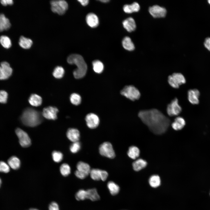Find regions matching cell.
<instances>
[{
    "label": "cell",
    "instance_id": "obj_47",
    "mask_svg": "<svg viewBox=\"0 0 210 210\" xmlns=\"http://www.w3.org/2000/svg\"><path fill=\"white\" fill-rule=\"evenodd\" d=\"M6 80L0 65V80Z\"/></svg>",
    "mask_w": 210,
    "mask_h": 210
},
{
    "label": "cell",
    "instance_id": "obj_10",
    "mask_svg": "<svg viewBox=\"0 0 210 210\" xmlns=\"http://www.w3.org/2000/svg\"><path fill=\"white\" fill-rule=\"evenodd\" d=\"M89 174L92 179L97 181L102 180L104 181L108 176V172L106 171L97 169H91Z\"/></svg>",
    "mask_w": 210,
    "mask_h": 210
},
{
    "label": "cell",
    "instance_id": "obj_13",
    "mask_svg": "<svg viewBox=\"0 0 210 210\" xmlns=\"http://www.w3.org/2000/svg\"><path fill=\"white\" fill-rule=\"evenodd\" d=\"M85 120L88 127L91 129L96 128L98 126L99 123L98 117L93 113L88 114L85 117Z\"/></svg>",
    "mask_w": 210,
    "mask_h": 210
},
{
    "label": "cell",
    "instance_id": "obj_26",
    "mask_svg": "<svg viewBox=\"0 0 210 210\" xmlns=\"http://www.w3.org/2000/svg\"><path fill=\"white\" fill-rule=\"evenodd\" d=\"M87 193V199L92 201H96L99 200L100 197L97 189L95 188L89 189L86 190Z\"/></svg>",
    "mask_w": 210,
    "mask_h": 210
},
{
    "label": "cell",
    "instance_id": "obj_46",
    "mask_svg": "<svg viewBox=\"0 0 210 210\" xmlns=\"http://www.w3.org/2000/svg\"><path fill=\"white\" fill-rule=\"evenodd\" d=\"M83 6H85L87 5L89 2L88 0H78V1Z\"/></svg>",
    "mask_w": 210,
    "mask_h": 210
},
{
    "label": "cell",
    "instance_id": "obj_37",
    "mask_svg": "<svg viewBox=\"0 0 210 210\" xmlns=\"http://www.w3.org/2000/svg\"><path fill=\"white\" fill-rule=\"evenodd\" d=\"M75 197L76 199L78 201L83 200L87 199L86 190L83 189L79 190L76 194Z\"/></svg>",
    "mask_w": 210,
    "mask_h": 210
},
{
    "label": "cell",
    "instance_id": "obj_19",
    "mask_svg": "<svg viewBox=\"0 0 210 210\" xmlns=\"http://www.w3.org/2000/svg\"><path fill=\"white\" fill-rule=\"evenodd\" d=\"M10 26V23L8 18L4 14H0V32L7 30Z\"/></svg>",
    "mask_w": 210,
    "mask_h": 210
},
{
    "label": "cell",
    "instance_id": "obj_43",
    "mask_svg": "<svg viewBox=\"0 0 210 210\" xmlns=\"http://www.w3.org/2000/svg\"><path fill=\"white\" fill-rule=\"evenodd\" d=\"M75 174L77 178L82 179L85 178L88 176L85 174L80 172L77 170L75 171Z\"/></svg>",
    "mask_w": 210,
    "mask_h": 210
},
{
    "label": "cell",
    "instance_id": "obj_34",
    "mask_svg": "<svg viewBox=\"0 0 210 210\" xmlns=\"http://www.w3.org/2000/svg\"><path fill=\"white\" fill-rule=\"evenodd\" d=\"M64 72V69L62 67L58 66L54 69L52 75L55 78L60 79L63 76Z\"/></svg>",
    "mask_w": 210,
    "mask_h": 210
},
{
    "label": "cell",
    "instance_id": "obj_4",
    "mask_svg": "<svg viewBox=\"0 0 210 210\" xmlns=\"http://www.w3.org/2000/svg\"><path fill=\"white\" fill-rule=\"evenodd\" d=\"M121 94L132 101L138 99L141 96L139 90L132 85L125 86L120 91Z\"/></svg>",
    "mask_w": 210,
    "mask_h": 210
},
{
    "label": "cell",
    "instance_id": "obj_1",
    "mask_svg": "<svg viewBox=\"0 0 210 210\" xmlns=\"http://www.w3.org/2000/svg\"><path fill=\"white\" fill-rule=\"evenodd\" d=\"M138 116L150 130L156 134L165 133L170 123L169 119L156 109L141 110Z\"/></svg>",
    "mask_w": 210,
    "mask_h": 210
},
{
    "label": "cell",
    "instance_id": "obj_27",
    "mask_svg": "<svg viewBox=\"0 0 210 210\" xmlns=\"http://www.w3.org/2000/svg\"><path fill=\"white\" fill-rule=\"evenodd\" d=\"M8 163L10 167L15 170L18 169L20 165L19 159L15 156L10 157L8 160Z\"/></svg>",
    "mask_w": 210,
    "mask_h": 210
},
{
    "label": "cell",
    "instance_id": "obj_29",
    "mask_svg": "<svg viewBox=\"0 0 210 210\" xmlns=\"http://www.w3.org/2000/svg\"><path fill=\"white\" fill-rule=\"evenodd\" d=\"M123 47L129 51H132L134 50L135 46L131 39L128 36L125 37L122 41Z\"/></svg>",
    "mask_w": 210,
    "mask_h": 210
},
{
    "label": "cell",
    "instance_id": "obj_7",
    "mask_svg": "<svg viewBox=\"0 0 210 210\" xmlns=\"http://www.w3.org/2000/svg\"><path fill=\"white\" fill-rule=\"evenodd\" d=\"M99 151L101 155L109 158H113L115 156L112 146L108 142H105L101 144L99 146Z\"/></svg>",
    "mask_w": 210,
    "mask_h": 210
},
{
    "label": "cell",
    "instance_id": "obj_51",
    "mask_svg": "<svg viewBox=\"0 0 210 210\" xmlns=\"http://www.w3.org/2000/svg\"><path fill=\"white\" fill-rule=\"evenodd\" d=\"M208 3L210 4V0L208 1Z\"/></svg>",
    "mask_w": 210,
    "mask_h": 210
},
{
    "label": "cell",
    "instance_id": "obj_24",
    "mask_svg": "<svg viewBox=\"0 0 210 210\" xmlns=\"http://www.w3.org/2000/svg\"><path fill=\"white\" fill-rule=\"evenodd\" d=\"M19 44L20 46L24 49H28L32 46L33 41L30 38L21 36L20 38Z\"/></svg>",
    "mask_w": 210,
    "mask_h": 210
},
{
    "label": "cell",
    "instance_id": "obj_8",
    "mask_svg": "<svg viewBox=\"0 0 210 210\" xmlns=\"http://www.w3.org/2000/svg\"><path fill=\"white\" fill-rule=\"evenodd\" d=\"M182 108L178 104V99L175 98L167 106V112L170 116H178L182 111Z\"/></svg>",
    "mask_w": 210,
    "mask_h": 210
},
{
    "label": "cell",
    "instance_id": "obj_23",
    "mask_svg": "<svg viewBox=\"0 0 210 210\" xmlns=\"http://www.w3.org/2000/svg\"><path fill=\"white\" fill-rule=\"evenodd\" d=\"M147 164L146 161L143 159H139L134 162L132 166L134 170L136 171H139L145 168Z\"/></svg>",
    "mask_w": 210,
    "mask_h": 210
},
{
    "label": "cell",
    "instance_id": "obj_35",
    "mask_svg": "<svg viewBox=\"0 0 210 210\" xmlns=\"http://www.w3.org/2000/svg\"><path fill=\"white\" fill-rule=\"evenodd\" d=\"M60 171L62 176H66L70 174L71 168L70 167L68 164L64 163L60 166Z\"/></svg>",
    "mask_w": 210,
    "mask_h": 210
},
{
    "label": "cell",
    "instance_id": "obj_20",
    "mask_svg": "<svg viewBox=\"0 0 210 210\" xmlns=\"http://www.w3.org/2000/svg\"><path fill=\"white\" fill-rule=\"evenodd\" d=\"M186 122L184 119L181 117H177L174 119L172 124L173 128L176 130L182 129L185 126Z\"/></svg>",
    "mask_w": 210,
    "mask_h": 210
},
{
    "label": "cell",
    "instance_id": "obj_15",
    "mask_svg": "<svg viewBox=\"0 0 210 210\" xmlns=\"http://www.w3.org/2000/svg\"><path fill=\"white\" fill-rule=\"evenodd\" d=\"M66 136L70 141L74 142L78 141L80 137V133L77 129L70 128L67 130Z\"/></svg>",
    "mask_w": 210,
    "mask_h": 210
},
{
    "label": "cell",
    "instance_id": "obj_33",
    "mask_svg": "<svg viewBox=\"0 0 210 210\" xmlns=\"http://www.w3.org/2000/svg\"><path fill=\"white\" fill-rule=\"evenodd\" d=\"M0 43L1 45L6 48H9L12 45L10 38L7 36L2 35L0 37Z\"/></svg>",
    "mask_w": 210,
    "mask_h": 210
},
{
    "label": "cell",
    "instance_id": "obj_49",
    "mask_svg": "<svg viewBox=\"0 0 210 210\" xmlns=\"http://www.w3.org/2000/svg\"><path fill=\"white\" fill-rule=\"evenodd\" d=\"M28 210H39L38 209H35V208H31L30 209H29Z\"/></svg>",
    "mask_w": 210,
    "mask_h": 210
},
{
    "label": "cell",
    "instance_id": "obj_22",
    "mask_svg": "<svg viewBox=\"0 0 210 210\" xmlns=\"http://www.w3.org/2000/svg\"><path fill=\"white\" fill-rule=\"evenodd\" d=\"M139 4L136 2H134L130 5L126 4L123 7L124 11L127 13L138 12L140 10Z\"/></svg>",
    "mask_w": 210,
    "mask_h": 210
},
{
    "label": "cell",
    "instance_id": "obj_42",
    "mask_svg": "<svg viewBox=\"0 0 210 210\" xmlns=\"http://www.w3.org/2000/svg\"><path fill=\"white\" fill-rule=\"evenodd\" d=\"M49 210H60L58 205L56 202H52L49 204Z\"/></svg>",
    "mask_w": 210,
    "mask_h": 210
},
{
    "label": "cell",
    "instance_id": "obj_40",
    "mask_svg": "<svg viewBox=\"0 0 210 210\" xmlns=\"http://www.w3.org/2000/svg\"><path fill=\"white\" fill-rule=\"evenodd\" d=\"M10 170V167L8 164L4 161H0V172L7 173Z\"/></svg>",
    "mask_w": 210,
    "mask_h": 210
},
{
    "label": "cell",
    "instance_id": "obj_45",
    "mask_svg": "<svg viewBox=\"0 0 210 210\" xmlns=\"http://www.w3.org/2000/svg\"><path fill=\"white\" fill-rule=\"evenodd\" d=\"M204 45L205 47L210 51V37L207 38L205 40Z\"/></svg>",
    "mask_w": 210,
    "mask_h": 210
},
{
    "label": "cell",
    "instance_id": "obj_9",
    "mask_svg": "<svg viewBox=\"0 0 210 210\" xmlns=\"http://www.w3.org/2000/svg\"><path fill=\"white\" fill-rule=\"evenodd\" d=\"M20 145L23 147H27L31 144V140L27 134L22 129L18 128L15 130Z\"/></svg>",
    "mask_w": 210,
    "mask_h": 210
},
{
    "label": "cell",
    "instance_id": "obj_52",
    "mask_svg": "<svg viewBox=\"0 0 210 210\" xmlns=\"http://www.w3.org/2000/svg\"></svg>",
    "mask_w": 210,
    "mask_h": 210
},
{
    "label": "cell",
    "instance_id": "obj_44",
    "mask_svg": "<svg viewBox=\"0 0 210 210\" xmlns=\"http://www.w3.org/2000/svg\"><path fill=\"white\" fill-rule=\"evenodd\" d=\"M1 4L3 6H6L7 5H12L13 3L12 0H1L0 1Z\"/></svg>",
    "mask_w": 210,
    "mask_h": 210
},
{
    "label": "cell",
    "instance_id": "obj_30",
    "mask_svg": "<svg viewBox=\"0 0 210 210\" xmlns=\"http://www.w3.org/2000/svg\"><path fill=\"white\" fill-rule=\"evenodd\" d=\"M140 151L139 148L134 146H132L129 148L127 154L131 158L135 159L139 155Z\"/></svg>",
    "mask_w": 210,
    "mask_h": 210
},
{
    "label": "cell",
    "instance_id": "obj_50",
    "mask_svg": "<svg viewBox=\"0 0 210 210\" xmlns=\"http://www.w3.org/2000/svg\"><path fill=\"white\" fill-rule=\"evenodd\" d=\"M1 178H0V186L1 184Z\"/></svg>",
    "mask_w": 210,
    "mask_h": 210
},
{
    "label": "cell",
    "instance_id": "obj_32",
    "mask_svg": "<svg viewBox=\"0 0 210 210\" xmlns=\"http://www.w3.org/2000/svg\"><path fill=\"white\" fill-rule=\"evenodd\" d=\"M94 71L96 73L100 74L103 71L104 66L103 63L100 61L96 60L92 62Z\"/></svg>",
    "mask_w": 210,
    "mask_h": 210
},
{
    "label": "cell",
    "instance_id": "obj_18",
    "mask_svg": "<svg viewBox=\"0 0 210 210\" xmlns=\"http://www.w3.org/2000/svg\"><path fill=\"white\" fill-rule=\"evenodd\" d=\"M2 72L5 79H8L12 74L13 69L9 64L6 62H3L0 64Z\"/></svg>",
    "mask_w": 210,
    "mask_h": 210
},
{
    "label": "cell",
    "instance_id": "obj_6",
    "mask_svg": "<svg viewBox=\"0 0 210 210\" xmlns=\"http://www.w3.org/2000/svg\"><path fill=\"white\" fill-rule=\"evenodd\" d=\"M50 4L52 11L60 15L64 14L68 7L67 3L64 0H52Z\"/></svg>",
    "mask_w": 210,
    "mask_h": 210
},
{
    "label": "cell",
    "instance_id": "obj_16",
    "mask_svg": "<svg viewBox=\"0 0 210 210\" xmlns=\"http://www.w3.org/2000/svg\"><path fill=\"white\" fill-rule=\"evenodd\" d=\"M86 22L90 27L94 28L98 26L99 23L97 16L94 14L90 13L87 14L86 18Z\"/></svg>",
    "mask_w": 210,
    "mask_h": 210
},
{
    "label": "cell",
    "instance_id": "obj_25",
    "mask_svg": "<svg viewBox=\"0 0 210 210\" xmlns=\"http://www.w3.org/2000/svg\"><path fill=\"white\" fill-rule=\"evenodd\" d=\"M28 101L32 106H38L41 105L42 101L41 97L39 95L36 94H32L29 98Z\"/></svg>",
    "mask_w": 210,
    "mask_h": 210
},
{
    "label": "cell",
    "instance_id": "obj_2",
    "mask_svg": "<svg viewBox=\"0 0 210 210\" xmlns=\"http://www.w3.org/2000/svg\"><path fill=\"white\" fill-rule=\"evenodd\" d=\"M67 61L71 64H75L77 68L73 72L75 78L79 79L82 78L85 75L87 69V65L82 56L78 54H72L67 57Z\"/></svg>",
    "mask_w": 210,
    "mask_h": 210
},
{
    "label": "cell",
    "instance_id": "obj_5",
    "mask_svg": "<svg viewBox=\"0 0 210 210\" xmlns=\"http://www.w3.org/2000/svg\"><path fill=\"white\" fill-rule=\"evenodd\" d=\"M168 81L172 87L177 89L181 85L185 84L186 80L184 76L182 74L175 73L168 76Z\"/></svg>",
    "mask_w": 210,
    "mask_h": 210
},
{
    "label": "cell",
    "instance_id": "obj_38",
    "mask_svg": "<svg viewBox=\"0 0 210 210\" xmlns=\"http://www.w3.org/2000/svg\"><path fill=\"white\" fill-rule=\"evenodd\" d=\"M52 156L53 160L55 162H59L63 159V155L60 152L54 151L52 153Z\"/></svg>",
    "mask_w": 210,
    "mask_h": 210
},
{
    "label": "cell",
    "instance_id": "obj_3",
    "mask_svg": "<svg viewBox=\"0 0 210 210\" xmlns=\"http://www.w3.org/2000/svg\"><path fill=\"white\" fill-rule=\"evenodd\" d=\"M42 114L39 112L32 108H28L23 111L21 120L24 125L34 127L40 124L42 121Z\"/></svg>",
    "mask_w": 210,
    "mask_h": 210
},
{
    "label": "cell",
    "instance_id": "obj_28",
    "mask_svg": "<svg viewBox=\"0 0 210 210\" xmlns=\"http://www.w3.org/2000/svg\"><path fill=\"white\" fill-rule=\"evenodd\" d=\"M107 187L112 195H116L120 191V188L119 186L113 181H109L107 184Z\"/></svg>",
    "mask_w": 210,
    "mask_h": 210
},
{
    "label": "cell",
    "instance_id": "obj_48",
    "mask_svg": "<svg viewBox=\"0 0 210 210\" xmlns=\"http://www.w3.org/2000/svg\"><path fill=\"white\" fill-rule=\"evenodd\" d=\"M100 1L103 3H107L109 1V0H99Z\"/></svg>",
    "mask_w": 210,
    "mask_h": 210
},
{
    "label": "cell",
    "instance_id": "obj_17",
    "mask_svg": "<svg viewBox=\"0 0 210 210\" xmlns=\"http://www.w3.org/2000/svg\"><path fill=\"white\" fill-rule=\"evenodd\" d=\"M123 24L124 27L129 32L134 31L136 27L135 20L131 17L129 18L124 20Z\"/></svg>",
    "mask_w": 210,
    "mask_h": 210
},
{
    "label": "cell",
    "instance_id": "obj_14",
    "mask_svg": "<svg viewBox=\"0 0 210 210\" xmlns=\"http://www.w3.org/2000/svg\"><path fill=\"white\" fill-rule=\"evenodd\" d=\"M187 95L188 100L191 104L193 105L199 104L200 93L197 89H195L189 90L188 92Z\"/></svg>",
    "mask_w": 210,
    "mask_h": 210
},
{
    "label": "cell",
    "instance_id": "obj_12",
    "mask_svg": "<svg viewBox=\"0 0 210 210\" xmlns=\"http://www.w3.org/2000/svg\"><path fill=\"white\" fill-rule=\"evenodd\" d=\"M58 109L56 107L49 106L43 108L42 114L45 118L49 120H55L57 119Z\"/></svg>",
    "mask_w": 210,
    "mask_h": 210
},
{
    "label": "cell",
    "instance_id": "obj_39",
    "mask_svg": "<svg viewBox=\"0 0 210 210\" xmlns=\"http://www.w3.org/2000/svg\"><path fill=\"white\" fill-rule=\"evenodd\" d=\"M81 144L78 141L73 142L70 146V150L71 152L75 153L78 152L80 149Z\"/></svg>",
    "mask_w": 210,
    "mask_h": 210
},
{
    "label": "cell",
    "instance_id": "obj_21",
    "mask_svg": "<svg viewBox=\"0 0 210 210\" xmlns=\"http://www.w3.org/2000/svg\"><path fill=\"white\" fill-rule=\"evenodd\" d=\"M77 170L88 176L91 169L90 165L87 163L80 161L77 164Z\"/></svg>",
    "mask_w": 210,
    "mask_h": 210
},
{
    "label": "cell",
    "instance_id": "obj_31",
    "mask_svg": "<svg viewBox=\"0 0 210 210\" xmlns=\"http://www.w3.org/2000/svg\"><path fill=\"white\" fill-rule=\"evenodd\" d=\"M150 186L153 188L159 187L161 184V180L160 176L157 175L151 176L149 179Z\"/></svg>",
    "mask_w": 210,
    "mask_h": 210
},
{
    "label": "cell",
    "instance_id": "obj_11",
    "mask_svg": "<svg viewBox=\"0 0 210 210\" xmlns=\"http://www.w3.org/2000/svg\"><path fill=\"white\" fill-rule=\"evenodd\" d=\"M148 11L150 14L154 18L164 17L167 13V10L165 8L158 5L150 7Z\"/></svg>",
    "mask_w": 210,
    "mask_h": 210
},
{
    "label": "cell",
    "instance_id": "obj_41",
    "mask_svg": "<svg viewBox=\"0 0 210 210\" xmlns=\"http://www.w3.org/2000/svg\"><path fill=\"white\" fill-rule=\"evenodd\" d=\"M8 98V94L4 90H0V103L5 104L6 103Z\"/></svg>",
    "mask_w": 210,
    "mask_h": 210
},
{
    "label": "cell",
    "instance_id": "obj_36",
    "mask_svg": "<svg viewBox=\"0 0 210 210\" xmlns=\"http://www.w3.org/2000/svg\"><path fill=\"white\" fill-rule=\"evenodd\" d=\"M71 103L75 105H79L81 102V98L80 96L78 94L73 93L71 94L70 97Z\"/></svg>",
    "mask_w": 210,
    "mask_h": 210
}]
</instances>
